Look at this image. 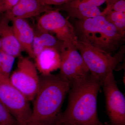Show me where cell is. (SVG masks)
Segmentation results:
<instances>
[{
    "mask_svg": "<svg viewBox=\"0 0 125 125\" xmlns=\"http://www.w3.org/2000/svg\"><path fill=\"white\" fill-rule=\"evenodd\" d=\"M101 86L99 81L90 73L71 84L67 107L56 125H101L97 99Z\"/></svg>",
    "mask_w": 125,
    "mask_h": 125,
    "instance_id": "1",
    "label": "cell"
},
{
    "mask_svg": "<svg viewBox=\"0 0 125 125\" xmlns=\"http://www.w3.org/2000/svg\"><path fill=\"white\" fill-rule=\"evenodd\" d=\"M71 85L59 73L40 75L39 87L27 125H56Z\"/></svg>",
    "mask_w": 125,
    "mask_h": 125,
    "instance_id": "2",
    "label": "cell"
},
{
    "mask_svg": "<svg viewBox=\"0 0 125 125\" xmlns=\"http://www.w3.org/2000/svg\"><path fill=\"white\" fill-rule=\"evenodd\" d=\"M73 25L78 41L114 55L125 42V34L118 31L104 15L74 20Z\"/></svg>",
    "mask_w": 125,
    "mask_h": 125,
    "instance_id": "3",
    "label": "cell"
},
{
    "mask_svg": "<svg viewBox=\"0 0 125 125\" xmlns=\"http://www.w3.org/2000/svg\"><path fill=\"white\" fill-rule=\"evenodd\" d=\"M76 47L88 68L90 73L99 81L101 86L108 74L113 72L125 58L124 45L113 55L78 40Z\"/></svg>",
    "mask_w": 125,
    "mask_h": 125,
    "instance_id": "4",
    "label": "cell"
},
{
    "mask_svg": "<svg viewBox=\"0 0 125 125\" xmlns=\"http://www.w3.org/2000/svg\"><path fill=\"white\" fill-rule=\"evenodd\" d=\"M0 101L19 125H27L32 113L30 101L11 84L10 79L0 74Z\"/></svg>",
    "mask_w": 125,
    "mask_h": 125,
    "instance_id": "5",
    "label": "cell"
},
{
    "mask_svg": "<svg viewBox=\"0 0 125 125\" xmlns=\"http://www.w3.org/2000/svg\"><path fill=\"white\" fill-rule=\"evenodd\" d=\"M30 57L21 56L17 66L10 76L12 84L30 101H33L38 90L40 75Z\"/></svg>",
    "mask_w": 125,
    "mask_h": 125,
    "instance_id": "6",
    "label": "cell"
},
{
    "mask_svg": "<svg viewBox=\"0 0 125 125\" xmlns=\"http://www.w3.org/2000/svg\"><path fill=\"white\" fill-rule=\"evenodd\" d=\"M37 29L52 33L65 45L76 46L78 40L73 25L65 18L57 8L47 11L39 19Z\"/></svg>",
    "mask_w": 125,
    "mask_h": 125,
    "instance_id": "7",
    "label": "cell"
},
{
    "mask_svg": "<svg viewBox=\"0 0 125 125\" xmlns=\"http://www.w3.org/2000/svg\"><path fill=\"white\" fill-rule=\"evenodd\" d=\"M106 109L109 118L106 125H125V98L117 85L113 72L108 74L103 82Z\"/></svg>",
    "mask_w": 125,
    "mask_h": 125,
    "instance_id": "8",
    "label": "cell"
},
{
    "mask_svg": "<svg viewBox=\"0 0 125 125\" xmlns=\"http://www.w3.org/2000/svg\"><path fill=\"white\" fill-rule=\"evenodd\" d=\"M60 54L61 64L59 73L70 82L71 85L85 78L90 73L76 46L64 43V48Z\"/></svg>",
    "mask_w": 125,
    "mask_h": 125,
    "instance_id": "9",
    "label": "cell"
},
{
    "mask_svg": "<svg viewBox=\"0 0 125 125\" xmlns=\"http://www.w3.org/2000/svg\"><path fill=\"white\" fill-rule=\"evenodd\" d=\"M116 0H70L56 8L67 13L72 19L83 20L104 15L98 7L106 2L110 6Z\"/></svg>",
    "mask_w": 125,
    "mask_h": 125,
    "instance_id": "10",
    "label": "cell"
},
{
    "mask_svg": "<svg viewBox=\"0 0 125 125\" xmlns=\"http://www.w3.org/2000/svg\"><path fill=\"white\" fill-rule=\"evenodd\" d=\"M54 9L42 0H19L12 9L2 14L11 21L15 18L26 19L35 17Z\"/></svg>",
    "mask_w": 125,
    "mask_h": 125,
    "instance_id": "11",
    "label": "cell"
},
{
    "mask_svg": "<svg viewBox=\"0 0 125 125\" xmlns=\"http://www.w3.org/2000/svg\"><path fill=\"white\" fill-rule=\"evenodd\" d=\"M10 20L4 15L0 18V40L1 50L15 58L22 55L21 47Z\"/></svg>",
    "mask_w": 125,
    "mask_h": 125,
    "instance_id": "12",
    "label": "cell"
},
{
    "mask_svg": "<svg viewBox=\"0 0 125 125\" xmlns=\"http://www.w3.org/2000/svg\"><path fill=\"white\" fill-rule=\"evenodd\" d=\"M12 26L22 51L27 52L29 57L34 59L32 45L34 31L25 19L15 18L11 20Z\"/></svg>",
    "mask_w": 125,
    "mask_h": 125,
    "instance_id": "13",
    "label": "cell"
},
{
    "mask_svg": "<svg viewBox=\"0 0 125 125\" xmlns=\"http://www.w3.org/2000/svg\"><path fill=\"white\" fill-rule=\"evenodd\" d=\"M34 60L38 71L42 75L52 74L60 67V52L55 48H49L44 49Z\"/></svg>",
    "mask_w": 125,
    "mask_h": 125,
    "instance_id": "14",
    "label": "cell"
},
{
    "mask_svg": "<svg viewBox=\"0 0 125 125\" xmlns=\"http://www.w3.org/2000/svg\"><path fill=\"white\" fill-rule=\"evenodd\" d=\"M34 31L32 48L34 57L44 49L52 48L61 52L64 48V43L48 32L38 30ZM34 57V58H35Z\"/></svg>",
    "mask_w": 125,
    "mask_h": 125,
    "instance_id": "15",
    "label": "cell"
},
{
    "mask_svg": "<svg viewBox=\"0 0 125 125\" xmlns=\"http://www.w3.org/2000/svg\"><path fill=\"white\" fill-rule=\"evenodd\" d=\"M105 16L109 22L113 25L118 31L125 34V13L110 10L105 12Z\"/></svg>",
    "mask_w": 125,
    "mask_h": 125,
    "instance_id": "16",
    "label": "cell"
},
{
    "mask_svg": "<svg viewBox=\"0 0 125 125\" xmlns=\"http://www.w3.org/2000/svg\"><path fill=\"white\" fill-rule=\"evenodd\" d=\"M15 57L0 51V74L10 78L11 74Z\"/></svg>",
    "mask_w": 125,
    "mask_h": 125,
    "instance_id": "17",
    "label": "cell"
},
{
    "mask_svg": "<svg viewBox=\"0 0 125 125\" xmlns=\"http://www.w3.org/2000/svg\"><path fill=\"white\" fill-rule=\"evenodd\" d=\"M0 125H19L14 117L0 101Z\"/></svg>",
    "mask_w": 125,
    "mask_h": 125,
    "instance_id": "18",
    "label": "cell"
},
{
    "mask_svg": "<svg viewBox=\"0 0 125 125\" xmlns=\"http://www.w3.org/2000/svg\"><path fill=\"white\" fill-rule=\"evenodd\" d=\"M106 12L110 10L125 13V0H116L113 4L104 10Z\"/></svg>",
    "mask_w": 125,
    "mask_h": 125,
    "instance_id": "19",
    "label": "cell"
},
{
    "mask_svg": "<svg viewBox=\"0 0 125 125\" xmlns=\"http://www.w3.org/2000/svg\"><path fill=\"white\" fill-rule=\"evenodd\" d=\"M19 0H0L1 14L4 13L12 9Z\"/></svg>",
    "mask_w": 125,
    "mask_h": 125,
    "instance_id": "20",
    "label": "cell"
},
{
    "mask_svg": "<svg viewBox=\"0 0 125 125\" xmlns=\"http://www.w3.org/2000/svg\"><path fill=\"white\" fill-rule=\"evenodd\" d=\"M45 4L48 5L60 6L69 2L70 0H42Z\"/></svg>",
    "mask_w": 125,
    "mask_h": 125,
    "instance_id": "21",
    "label": "cell"
},
{
    "mask_svg": "<svg viewBox=\"0 0 125 125\" xmlns=\"http://www.w3.org/2000/svg\"><path fill=\"white\" fill-rule=\"evenodd\" d=\"M1 50V43L0 40V51Z\"/></svg>",
    "mask_w": 125,
    "mask_h": 125,
    "instance_id": "22",
    "label": "cell"
},
{
    "mask_svg": "<svg viewBox=\"0 0 125 125\" xmlns=\"http://www.w3.org/2000/svg\"><path fill=\"white\" fill-rule=\"evenodd\" d=\"M1 14V8L0 2V14Z\"/></svg>",
    "mask_w": 125,
    "mask_h": 125,
    "instance_id": "23",
    "label": "cell"
},
{
    "mask_svg": "<svg viewBox=\"0 0 125 125\" xmlns=\"http://www.w3.org/2000/svg\"><path fill=\"white\" fill-rule=\"evenodd\" d=\"M61 125V124H58V125Z\"/></svg>",
    "mask_w": 125,
    "mask_h": 125,
    "instance_id": "24",
    "label": "cell"
},
{
    "mask_svg": "<svg viewBox=\"0 0 125 125\" xmlns=\"http://www.w3.org/2000/svg\"><path fill=\"white\" fill-rule=\"evenodd\" d=\"M100 125H104V124H103V123H102V124H101Z\"/></svg>",
    "mask_w": 125,
    "mask_h": 125,
    "instance_id": "25",
    "label": "cell"
}]
</instances>
